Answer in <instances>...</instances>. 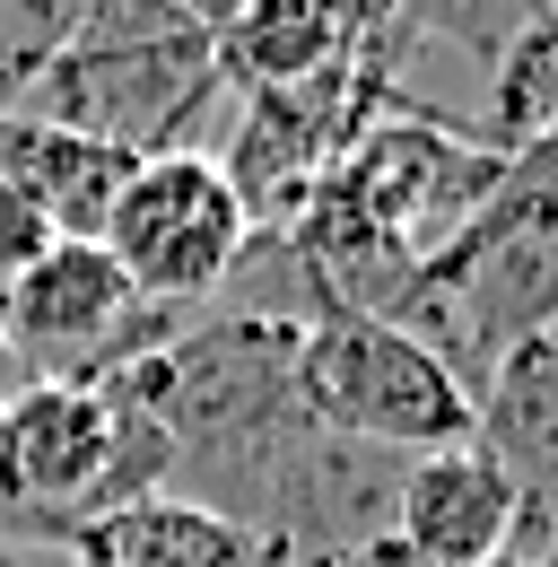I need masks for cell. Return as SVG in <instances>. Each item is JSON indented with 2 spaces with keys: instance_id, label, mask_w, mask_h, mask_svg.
<instances>
[{
  "instance_id": "cell-13",
  "label": "cell",
  "mask_w": 558,
  "mask_h": 567,
  "mask_svg": "<svg viewBox=\"0 0 558 567\" xmlns=\"http://www.w3.org/2000/svg\"><path fill=\"white\" fill-rule=\"evenodd\" d=\"M332 567H427V559H418V550H402V542L384 533V542H366V550H349V559H332Z\"/></svg>"
},
{
  "instance_id": "cell-3",
  "label": "cell",
  "mask_w": 558,
  "mask_h": 567,
  "mask_svg": "<svg viewBox=\"0 0 558 567\" xmlns=\"http://www.w3.org/2000/svg\"><path fill=\"white\" fill-rule=\"evenodd\" d=\"M297 402L306 420L384 445V454H436L472 436V393L445 358L411 341L384 315H323L297 332Z\"/></svg>"
},
{
  "instance_id": "cell-14",
  "label": "cell",
  "mask_w": 558,
  "mask_h": 567,
  "mask_svg": "<svg viewBox=\"0 0 558 567\" xmlns=\"http://www.w3.org/2000/svg\"><path fill=\"white\" fill-rule=\"evenodd\" d=\"M184 9H193V18H202L209 35H218V27H236V18L254 9V0H184Z\"/></svg>"
},
{
  "instance_id": "cell-2",
  "label": "cell",
  "mask_w": 558,
  "mask_h": 567,
  "mask_svg": "<svg viewBox=\"0 0 558 567\" xmlns=\"http://www.w3.org/2000/svg\"><path fill=\"white\" fill-rule=\"evenodd\" d=\"M218 35L175 27V35H70L44 71L27 79L18 114H44L79 141H105L123 157H166L193 148V123L218 105Z\"/></svg>"
},
{
  "instance_id": "cell-12",
  "label": "cell",
  "mask_w": 558,
  "mask_h": 567,
  "mask_svg": "<svg viewBox=\"0 0 558 567\" xmlns=\"http://www.w3.org/2000/svg\"><path fill=\"white\" fill-rule=\"evenodd\" d=\"M506 184H515V193H550V202H558V123L506 157Z\"/></svg>"
},
{
  "instance_id": "cell-4",
  "label": "cell",
  "mask_w": 558,
  "mask_h": 567,
  "mask_svg": "<svg viewBox=\"0 0 558 567\" xmlns=\"http://www.w3.org/2000/svg\"><path fill=\"white\" fill-rule=\"evenodd\" d=\"M175 332L184 306H148L96 236H62L27 280L0 288V350L18 384H105Z\"/></svg>"
},
{
  "instance_id": "cell-9",
  "label": "cell",
  "mask_w": 558,
  "mask_h": 567,
  "mask_svg": "<svg viewBox=\"0 0 558 567\" xmlns=\"http://www.w3.org/2000/svg\"><path fill=\"white\" fill-rule=\"evenodd\" d=\"M558 123V0H541L515 35H506V53H497V71H488L480 105H472V141L497 148V157H515L524 141H541Z\"/></svg>"
},
{
  "instance_id": "cell-15",
  "label": "cell",
  "mask_w": 558,
  "mask_h": 567,
  "mask_svg": "<svg viewBox=\"0 0 558 567\" xmlns=\"http://www.w3.org/2000/svg\"><path fill=\"white\" fill-rule=\"evenodd\" d=\"M488 567H558V559H524V550H497Z\"/></svg>"
},
{
  "instance_id": "cell-6",
  "label": "cell",
  "mask_w": 558,
  "mask_h": 567,
  "mask_svg": "<svg viewBox=\"0 0 558 567\" xmlns=\"http://www.w3.org/2000/svg\"><path fill=\"white\" fill-rule=\"evenodd\" d=\"M323 184H332L375 236H393L411 262H427L454 227H472V218L497 202L506 157L480 148L472 132L427 123V114H375Z\"/></svg>"
},
{
  "instance_id": "cell-5",
  "label": "cell",
  "mask_w": 558,
  "mask_h": 567,
  "mask_svg": "<svg viewBox=\"0 0 558 567\" xmlns=\"http://www.w3.org/2000/svg\"><path fill=\"white\" fill-rule=\"evenodd\" d=\"M96 245L114 254V271L148 297V306H209L227 271L245 262L254 245V218L236 202L227 166L209 148H166V157H140L114 193V210L96 227Z\"/></svg>"
},
{
  "instance_id": "cell-11",
  "label": "cell",
  "mask_w": 558,
  "mask_h": 567,
  "mask_svg": "<svg viewBox=\"0 0 558 567\" xmlns=\"http://www.w3.org/2000/svg\"><path fill=\"white\" fill-rule=\"evenodd\" d=\"M53 245H62V218L44 210L27 184H9V175H0V288L27 280V271L53 254Z\"/></svg>"
},
{
  "instance_id": "cell-8",
  "label": "cell",
  "mask_w": 558,
  "mask_h": 567,
  "mask_svg": "<svg viewBox=\"0 0 558 567\" xmlns=\"http://www.w3.org/2000/svg\"><path fill=\"white\" fill-rule=\"evenodd\" d=\"M375 0H254L236 27H218V79L227 87H297L375 27Z\"/></svg>"
},
{
  "instance_id": "cell-17",
  "label": "cell",
  "mask_w": 558,
  "mask_h": 567,
  "mask_svg": "<svg viewBox=\"0 0 558 567\" xmlns=\"http://www.w3.org/2000/svg\"><path fill=\"white\" fill-rule=\"evenodd\" d=\"M9 393H18V367H9V350H0V402H9Z\"/></svg>"
},
{
  "instance_id": "cell-18",
  "label": "cell",
  "mask_w": 558,
  "mask_h": 567,
  "mask_svg": "<svg viewBox=\"0 0 558 567\" xmlns=\"http://www.w3.org/2000/svg\"><path fill=\"white\" fill-rule=\"evenodd\" d=\"M375 9H393V0H375Z\"/></svg>"
},
{
  "instance_id": "cell-10",
  "label": "cell",
  "mask_w": 558,
  "mask_h": 567,
  "mask_svg": "<svg viewBox=\"0 0 558 567\" xmlns=\"http://www.w3.org/2000/svg\"><path fill=\"white\" fill-rule=\"evenodd\" d=\"M87 0H0V114L27 96V79L70 44Z\"/></svg>"
},
{
  "instance_id": "cell-16",
  "label": "cell",
  "mask_w": 558,
  "mask_h": 567,
  "mask_svg": "<svg viewBox=\"0 0 558 567\" xmlns=\"http://www.w3.org/2000/svg\"><path fill=\"white\" fill-rule=\"evenodd\" d=\"M0 524H18V506H9V454H0Z\"/></svg>"
},
{
  "instance_id": "cell-7",
  "label": "cell",
  "mask_w": 558,
  "mask_h": 567,
  "mask_svg": "<svg viewBox=\"0 0 558 567\" xmlns=\"http://www.w3.org/2000/svg\"><path fill=\"white\" fill-rule=\"evenodd\" d=\"M393 542L418 550L427 567H488L515 542V489L480 445H436L411 454L402 497H393Z\"/></svg>"
},
{
  "instance_id": "cell-1",
  "label": "cell",
  "mask_w": 558,
  "mask_h": 567,
  "mask_svg": "<svg viewBox=\"0 0 558 567\" xmlns=\"http://www.w3.org/2000/svg\"><path fill=\"white\" fill-rule=\"evenodd\" d=\"M384 323L427 341L472 393L515 341L558 332V202L497 184V202L472 227H454L427 262H411Z\"/></svg>"
}]
</instances>
